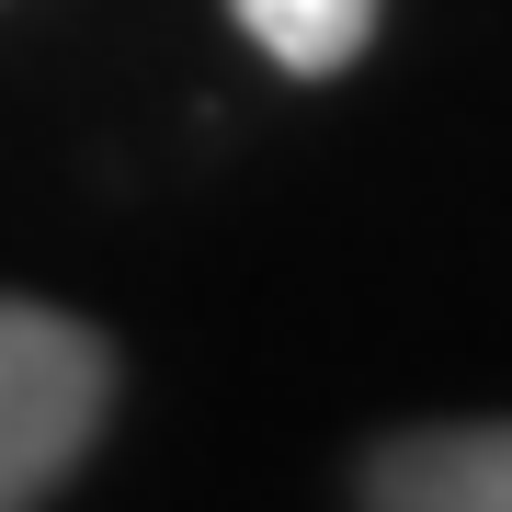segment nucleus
<instances>
[{
    "mask_svg": "<svg viewBox=\"0 0 512 512\" xmlns=\"http://www.w3.org/2000/svg\"><path fill=\"white\" fill-rule=\"evenodd\" d=\"M114 399V365L80 319L0 296V512H35L57 478L92 456Z\"/></svg>",
    "mask_w": 512,
    "mask_h": 512,
    "instance_id": "1",
    "label": "nucleus"
},
{
    "mask_svg": "<svg viewBox=\"0 0 512 512\" xmlns=\"http://www.w3.org/2000/svg\"><path fill=\"white\" fill-rule=\"evenodd\" d=\"M365 512H512V421L399 433L365 467Z\"/></svg>",
    "mask_w": 512,
    "mask_h": 512,
    "instance_id": "2",
    "label": "nucleus"
},
{
    "mask_svg": "<svg viewBox=\"0 0 512 512\" xmlns=\"http://www.w3.org/2000/svg\"><path fill=\"white\" fill-rule=\"evenodd\" d=\"M228 12H239V35L274 57V69H296V80L353 69L365 35H376V0H228Z\"/></svg>",
    "mask_w": 512,
    "mask_h": 512,
    "instance_id": "3",
    "label": "nucleus"
}]
</instances>
